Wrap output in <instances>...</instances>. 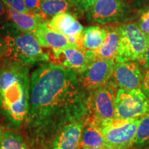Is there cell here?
<instances>
[{
	"label": "cell",
	"mask_w": 149,
	"mask_h": 149,
	"mask_svg": "<svg viewBox=\"0 0 149 149\" xmlns=\"http://www.w3.org/2000/svg\"><path fill=\"white\" fill-rule=\"evenodd\" d=\"M76 72L50 63L33 72L25 128L34 144L44 146L66 124L79 121L88 101Z\"/></svg>",
	"instance_id": "1"
},
{
	"label": "cell",
	"mask_w": 149,
	"mask_h": 149,
	"mask_svg": "<svg viewBox=\"0 0 149 149\" xmlns=\"http://www.w3.org/2000/svg\"><path fill=\"white\" fill-rule=\"evenodd\" d=\"M29 68L7 59L0 65V113L11 127L24 124L30 100Z\"/></svg>",
	"instance_id": "2"
},
{
	"label": "cell",
	"mask_w": 149,
	"mask_h": 149,
	"mask_svg": "<svg viewBox=\"0 0 149 149\" xmlns=\"http://www.w3.org/2000/svg\"><path fill=\"white\" fill-rule=\"evenodd\" d=\"M3 40L7 50L5 57L26 66L49 60V54L44 53L32 33L24 32L13 25L6 27Z\"/></svg>",
	"instance_id": "3"
},
{
	"label": "cell",
	"mask_w": 149,
	"mask_h": 149,
	"mask_svg": "<svg viewBox=\"0 0 149 149\" xmlns=\"http://www.w3.org/2000/svg\"><path fill=\"white\" fill-rule=\"evenodd\" d=\"M140 118L111 120L96 122L91 120L101 130L105 149H129L134 141Z\"/></svg>",
	"instance_id": "4"
},
{
	"label": "cell",
	"mask_w": 149,
	"mask_h": 149,
	"mask_svg": "<svg viewBox=\"0 0 149 149\" xmlns=\"http://www.w3.org/2000/svg\"><path fill=\"white\" fill-rule=\"evenodd\" d=\"M120 36L116 62L140 61L149 45V35L136 23L123 24L117 26Z\"/></svg>",
	"instance_id": "5"
},
{
	"label": "cell",
	"mask_w": 149,
	"mask_h": 149,
	"mask_svg": "<svg viewBox=\"0 0 149 149\" xmlns=\"http://www.w3.org/2000/svg\"><path fill=\"white\" fill-rule=\"evenodd\" d=\"M149 112V98L140 88L117 91L115 117L121 120L139 118Z\"/></svg>",
	"instance_id": "6"
},
{
	"label": "cell",
	"mask_w": 149,
	"mask_h": 149,
	"mask_svg": "<svg viewBox=\"0 0 149 149\" xmlns=\"http://www.w3.org/2000/svg\"><path fill=\"white\" fill-rule=\"evenodd\" d=\"M128 2L121 0H98L86 13L88 21L105 25L128 19L132 13Z\"/></svg>",
	"instance_id": "7"
},
{
	"label": "cell",
	"mask_w": 149,
	"mask_h": 149,
	"mask_svg": "<svg viewBox=\"0 0 149 149\" xmlns=\"http://www.w3.org/2000/svg\"><path fill=\"white\" fill-rule=\"evenodd\" d=\"M115 88V86L107 82L94 89L88 100V109L93 113V120L100 122L114 118Z\"/></svg>",
	"instance_id": "8"
},
{
	"label": "cell",
	"mask_w": 149,
	"mask_h": 149,
	"mask_svg": "<svg viewBox=\"0 0 149 149\" xmlns=\"http://www.w3.org/2000/svg\"><path fill=\"white\" fill-rule=\"evenodd\" d=\"M52 58L53 64L81 73L95 60L93 51L81 49L77 47H67L53 49Z\"/></svg>",
	"instance_id": "9"
},
{
	"label": "cell",
	"mask_w": 149,
	"mask_h": 149,
	"mask_svg": "<svg viewBox=\"0 0 149 149\" xmlns=\"http://www.w3.org/2000/svg\"><path fill=\"white\" fill-rule=\"evenodd\" d=\"M115 61L114 59H97L93 61L83 72L79 81L84 90H94L105 84L112 77Z\"/></svg>",
	"instance_id": "10"
},
{
	"label": "cell",
	"mask_w": 149,
	"mask_h": 149,
	"mask_svg": "<svg viewBox=\"0 0 149 149\" xmlns=\"http://www.w3.org/2000/svg\"><path fill=\"white\" fill-rule=\"evenodd\" d=\"M112 77L115 86L124 90L140 88L143 79L138 64L134 61H115Z\"/></svg>",
	"instance_id": "11"
},
{
	"label": "cell",
	"mask_w": 149,
	"mask_h": 149,
	"mask_svg": "<svg viewBox=\"0 0 149 149\" xmlns=\"http://www.w3.org/2000/svg\"><path fill=\"white\" fill-rule=\"evenodd\" d=\"M47 23L53 29L66 35L74 46L84 49L81 40L84 27L72 13H61L53 17Z\"/></svg>",
	"instance_id": "12"
},
{
	"label": "cell",
	"mask_w": 149,
	"mask_h": 149,
	"mask_svg": "<svg viewBox=\"0 0 149 149\" xmlns=\"http://www.w3.org/2000/svg\"><path fill=\"white\" fill-rule=\"evenodd\" d=\"M84 124L81 121L70 122L55 135L49 149H76L78 148Z\"/></svg>",
	"instance_id": "13"
},
{
	"label": "cell",
	"mask_w": 149,
	"mask_h": 149,
	"mask_svg": "<svg viewBox=\"0 0 149 149\" xmlns=\"http://www.w3.org/2000/svg\"><path fill=\"white\" fill-rule=\"evenodd\" d=\"M32 33L42 47L51 48L52 50L77 47L70 42L66 35L50 26L46 21L40 24Z\"/></svg>",
	"instance_id": "14"
},
{
	"label": "cell",
	"mask_w": 149,
	"mask_h": 149,
	"mask_svg": "<svg viewBox=\"0 0 149 149\" xmlns=\"http://www.w3.org/2000/svg\"><path fill=\"white\" fill-rule=\"evenodd\" d=\"M4 4L6 8L7 15L13 23V25L20 31L32 33L40 24L45 22L44 17L42 15L24 13L11 8L5 2Z\"/></svg>",
	"instance_id": "15"
},
{
	"label": "cell",
	"mask_w": 149,
	"mask_h": 149,
	"mask_svg": "<svg viewBox=\"0 0 149 149\" xmlns=\"http://www.w3.org/2000/svg\"><path fill=\"white\" fill-rule=\"evenodd\" d=\"M107 35L102 46L96 51H93L95 59H114L118 49L120 36L117 26L106 27Z\"/></svg>",
	"instance_id": "16"
},
{
	"label": "cell",
	"mask_w": 149,
	"mask_h": 149,
	"mask_svg": "<svg viewBox=\"0 0 149 149\" xmlns=\"http://www.w3.org/2000/svg\"><path fill=\"white\" fill-rule=\"evenodd\" d=\"M106 35V28L99 26H91L84 28L81 34L83 48L88 51H96L102 46Z\"/></svg>",
	"instance_id": "17"
},
{
	"label": "cell",
	"mask_w": 149,
	"mask_h": 149,
	"mask_svg": "<svg viewBox=\"0 0 149 149\" xmlns=\"http://www.w3.org/2000/svg\"><path fill=\"white\" fill-rule=\"evenodd\" d=\"M86 146H99L104 148V139L101 130L92 120L84 125L78 148L82 149Z\"/></svg>",
	"instance_id": "18"
},
{
	"label": "cell",
	"mask_w": 149,
	"mask_h": 149,
	"mask_svg": "<svg viewBox=\"0 0 149 149\" xmlns=\"http://www.w3.org/2000/svg\"><path fill=\"white\" fill-rule=\"evenodd\" d=\"M41 15L53 17L61 13L74 9L73 0H41Z\"/></svg>",
	"instance_id": "19"
},
{
	"label": "cell",
	"mask_w": 149,
	"mask_h": 149,
	"mask_svg": "<svg viewBox=\"0 0 149 149\" xmlns=\"http://www.w3.org/2000/svg\"><path fill=\"white\" fill-rule=\"evenodd\" d=\"M0 149H30L26 141L15 132L7 130L0 140Z\"/></svg>",
	"instance_id": "20"
},
{
	"label": "cell",
	"mask_w": 149,
	"mask_h": 149,
	"mask_svg": "<svg viewBox=\"0 0 149 149\" xmlns=\"http://www.w3.org/2000/svg\"><path fill=\"white\" fill-rule=\"evenodd\" d=\"M149 144V112L143 115L139 120L137 127L134 146L137 148L146 146Z\"/></svg>",
	"instance_id": "21"
},
{
	"label": "cell",
	"mask_w": 149,
	"mask_h": 149,
	"mask_svg": "<svg viewBox=\"0 0 149 149\" xmlns=\"http://www.w3.org/2000/svg\"><path fill=\"white\" fill-rule=\"evenodd\" d=\"M137 24L141 31L149 35V6L143 9L140 13Z\"/></svg>",
	"instance_id": "22"
},
{
	"label": "cell",
	"mask_w": 149,
	"mask_h": 149,
	"mask_svg": "<svg viewBox=\"0 0 149 149\" xmlns=\"http://www.w3.org/2000/svg\"><path fill=\"white\" fill-rule=\"evenodd\" d=\"M98 0H73L74 10L79 13H86Z\"/></svg>",
	"instance_id": "23"
},
{
	"label": "cell",
	"mask_w": 149,
	"mask_h": 149,
	"mask_svg": "<svg viewBox=\"0 0 149 149\" xmlns=\"http://www.w3.org/2000/svg\"><path fill=\"white\" fill-rule=\"evenodd\" d=\"M3 1L11 8L19 12L24 13H33L28 9L24 2V0H3Z\"/></svg>",
	"instance_id": "24"
},
{
	"label": "cell",
	"mask_w": 149,
	"mask_h": 149,
	"mask_svg": "<svg viewBox=\"0 0 149 149\" xmlns=\"http://www.w3.org/2000/svg\"><path fill=\"white\" fill-rule=\"evenodd\" d=\"M24 2L31 13L41 15V0H24Z\"/></svg>",
	"instance_id": "25"
},
{
	"label": "cell",
	"mask_w": 149,
	"mask_h": 149,
	"mask_svg": "<svg viewBox=\"0 0 149 149\" xmlns=\"http://www.w3.org/2000/svg\"><path fill=\"white\" fill-rule=\"evenodd\" d=\"M140 88L149 98V68H148V70L145 72L144 75L143 76Z\"/></svg>",
	"instance_id": "26"
},
{
	"label": "cell",
	"mask_w": 149,
	"mask_h": 149,
	"mask_svg": "<svg viewBox=\"0 0 149 149\" xmlns=\"http://www.w3.org/2000/svg\"><path fill=\"white\" fill-rule=\"evenodd\" d=\"M139 63L145 68H149V45L146 48V51L145 52L144 56L139 61Z\"/></svg>",
	"instance_id": "27"
},
{
	"label": "cell",
	"mask_w": 149,
	"mask_h": 149,
	"mask_svg": "<svg viewBox=\"0 0 149 149\" xmlns=\"http://www.w3.org/2000/svg\"><path fill=\"white\" fill-rule=\"evenodd\" d=\"M6 50L7 46L4 40H3V38L0 37V59L1 57H5L6 53Z\"/></svg>",
	"instance_id": "28"
},
{
	"label": "cell",
	"mask_w": 149,
	"mask_h": 149,
	"mask_svg": "<svg viewBox=\"0 0 149 149\" xmlns=\"http://www.w3.org/2000/svg\"><path fill=\"white\" fill-rule=\"evenodd\" d=\"M7 15L6 8L3 0H0V19L4 17Z\"/></svg>",
	"instance_id": "29"
},
{
	"label": "cell",
	"mask_w": 149,
	"mask_h": 149,
	"mask_svg": "<svg viewBox=\"0 0 149 149\" xmlns=\"http://www.w3.org/2000/svg\"><path fill=\"white\" fill-rule=\"evenodd\" d=\"M82 149H105L104 147H99V146H86L83 148Z\"/></svg>",
	"instance_id": "30"
},
{
	"label": "cell",
	"mask_w": 149,
	"mask_h": 149,
	"mask_svg": "<svg viewBox=\"0 0 149 149\" xmlns=\"http://www.w3.org/2000/svg\"><path fill=\"white\" fill-rule=\"evenodd\" d=\"M138 149H149V144H147L146 146L141 147V148H139Z\"/></svg>",
	"instance_id": "31"
},
{
	"label": "cell",
	"mask_w": 149,
	"mask_h": 149,
	"mask_svg": "<svg viewBox=\"0 0 149 149\" xmlns=\"http://www.w3.org/2000/svg\"><path fill=\"white\" fill-rule=\"evenodd\" d=\"M2 135H3V133H2V130H1V128H0V140H1V137H2Z\"/></svg>",
	"instance_id": "32"
},
{
	"label": "cell",
	"mask_w": 149,
	"mask_h": 149,
	"mask_svg": "<svg viewBox=\"0 0 149 149\" xmlns=\"http://www.w3.org/2000/svg\"><path fill=\"white\" fill-rule=\"evenodd\" d=\"M121 1H126V2H127V1H128V0H121Z\"/></svg>",
	"instance_id": "33"
},
{
	"label": "cell",
	"mask_w": 149,
	"mask_h": 149,
	"mask_svg": "<svg viewBox=\"0 0 149 149\" xmlns=\"http://www.w3.org/2000/svg\"><path fill=\"white\" fill-rule=\"evenodd\" d=\"M139 1H146V0H139Z\"/></svg>",
	"instance_id": "34"
},
{
	"label": "cell",
	"mask_w": 149,
	"mask_h": 149,
	"mask_svg": "<svg viewBox=\"0 0 149 149\" xmlns=\"http://www.w3.org/2000/svg\"><path fill=\"white\" fill-rule=\"evenodd\" d=\"M76 149H81V148H77Z\"/></svg>",
	"instance_id": "35"
}]
</instances>
